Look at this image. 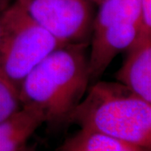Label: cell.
<instances>
[{
    "instance_id": "cell-11",
    "label": "cell",
    "mask_w": 151,
    "mask_h": 151,
    "mask_svg": "<svg viewBox=\"0 0 151 151\" xmlns=\"http://www.w3.org/2000/svg\"><path fill=\"white\" fill-rule=\"evenodd\" d=\"M138 35H151V0H140V19Z\"/></svg>"
},
{
    "instance_id": "cell-8",
    "label": "cell",
    "mask_w": 151,
    "mask_h": 151,
    "mask_svg": "<svg viewBox=\"0 0 151 151\" xmlns=\"http://www.w3.org/2000/svg\"><path fill=\"white\" fill-rule=\"evenodd\" d=\"M55 151H151L108 135L81 129L66 138Z\"/></svg>"
},
{
    "instance_id": "cell-13",
    "label": "cell",
    "mask_w": 151,
    "mask_h": 151,
    "mask_svg": "<svg viewBox=\"0 0 151 151\" xmlns=\"http://www.w3.org/2000/svg\"><path fill=\"white\" fill-rule=\"evenodd\" d=\"M18 151H36V150L32 146H29L27 145H25L24 146H23L22 148H20Z\"/></svg>"
},
{
    "instance_id": "cell-4",
    "label": "cell",
    "mask_w": 151,
    "mask_h": 151,
    "mask_svg": "<svg viewBox=\"0 0 151 151\" xmlns=\"http://www.w3.org/2000/svg\"><path fill=\"white\" fill-rule=\"evenodd\" d=\"M17 1L34 20L61 43H90L95 14L89 0Z\"/></svg>"
},
{
    "instance_id": "cell-9",
    "label": "cell",
    "mask_w": 151,
    "mask_h": 151,
    "mask_svg": "<svg viewBox=\"0 0 151 151\" xmlns=\"http://www.w3.org/2000/svg\"><path fill=\"white\" fill-rule=\"evenodd\" d=\"M139 19L140 0H104L94 15L92 33L120 23L136 24L139 29Z\"/></svg>"
},
{
    "instance_id": "cell-3",
    "label": "cell",
    "mask_w": 151,
    "mask_h": 151,
    "mask_svg": "<svg viewBox=\"0 0 151 151\" xmlns=\"http://www.w3.org/2000/svg\"><path fill=\"white\" fill-rule=\"evenodd\" d=\"M64 45L34 20L17 0L0 13V76L17 93L33 68Z\"/></svg>"
},
{
    "instance_id": "cell-2",
    "label": "cell",
    "mask_w": 151,
    "mask_h": 151,
    "mask_svg": "<svg viewBox=\"0 0 151 151\" xmlns=\"http://www.w3.org/2000/svg\"><path fill=\"white\" fill-rule=\"evenodd\" d=\"M70 124L151 150V103L119 82L91 84L67 119Z\"/></svg>"
},
{
    "instance_id": "cell-12",
    "label": "cell",
    "mask_w": 151,
    "mask_h": 151,
    "mask_svg": "<svg viewBox=\"0 0 151 151\" xmlns=\"http://www.w3.org/2000/svg\"><path fill=\"white\" fill-rule=\"evenodd\" d=\"M14 1L15 0H0V13L8 9Z\"/></svg>"
},
{
    "instance_id": "cell-15",
    "label": "cell",
    "mask_w": 151,
    "mask_h": 151,
    "mask_svg": "<svg viewBox=\"0 0 151 151\" xmlns=\"http://www.w3.org/2000/svg\"><path fill=\"white\" fill-rule=\"evenodd\" d=\"M0 77H1V76H0ZM1 78H2V77H1ZM2 79H3V78H2Z\"/></svg>"
},
{
    "instance_id": "cell-6",
    "label": "cell",
    "mask_w": 151,
    "mask_h": 151,
    "mask_svg": "<svg viewBox=\"0 0 151 151\" xmlns=\"http://www.w3.org/2000/svg\"><path fill=\"white\" fill-rule=\"evenodd\" d=\"M119 83L151 103V35H138L115 73Z\"/></svg>"
},
{
    "instance_id": "cell-10",
    "label": "cell",
    "mask_w": 151,
    "mask_h": 151,
    "mask_svg": "<svg viewBox=\"0 0 151 151\" xmlns=\"http://www.w3.org/2000/svg\"><path fill=\"white\" fill-rule=\"evenodd\" d=\"M20 108L21 105L16 91L0 77V121Z\"/></svg>"
},
{
    "instance_id": "cell-1",
    "label": "cell",
    "mask_w": 151,
    "mask_h": 151,
    "mask_svg": "<svg viewBox=\"0 0 151 151\" xmlns=\"http://www.w3.org/2000/svg\"><path fill=\"white\" fill-rule=\"evenodd\" d=\"M89 43L66 44L33 68L18 92L21 107L38 108L52 129L66 126L90 85Z\"/></svg>"
},
{
    "instance_id": "cell-7",
    "label": "cell",
    "mask_w": 151,
    "mask_h": 151,
    "mask_svg": "<svg viewBox=\"0 0 151 151\" xmlns=\"http://www.w3.org/2000/svg\"><path fill=\"white\" fill-rule=\"evenodd\" d=\"M45 123L44 113L38 108L23 106L0 121V151H18Z\"/></svg>"
},
{
    "instance_id": "cell-5",
    "label": "cell",
    "mask_w": 151,
    "mask_h": 151,
    "mask_svg": "<svg viewBox=\"0 0 151 151\" xmlns=\"http://www.w3.org/2000/svg\"><path fill=\"white\" fill-rule=\"evenodd\" d=\"M139 31L136 24L120 23L92 33L88 51L90 84L98 81L117 55L128 50L134 42Z\"/></svg>"
},
{
    "instance_id": "cell-14",
    "label": "cell",
    "mask_w": 151,
    "mask_h": 151,
    "mask_svg": "<svg viewBox=\"0 0 151 151\" xmlns=\"http://www.w3.org/2000/svg\"><path fill=\"white\" fill-rule=\"evenodd\" d=\"M89 1H90L91 3H92L93 4H98V5H99V4H100L103 1H104V0H89Z\"/></svg>"
}]
</instances>
